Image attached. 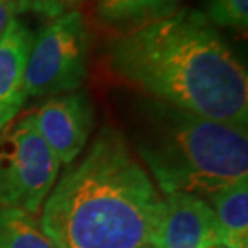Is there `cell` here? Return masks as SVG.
Returning <instances> with one entry per match:
<instances>
[{"label":"cell","mask_w":248,"mask_h":248,"mask_svg":"<svg viewBox=\"0 0 248 248\" xmlns=\"http://www.w3.org/2000/svg\"><path fill=\"white\" fill-rule=\"evenodd\" d=\"M31 120L60 163H73L93 127V108L84 93H69L46 102Z\"/></svg>","instance_id":"7"},{"label":"cell","mask_w":248,"mask_h":248,"mask_svg":"<svg viewBox=\"0 0 248 248\" xmlns=\"http://www.w3.org/2000/svg\"><path fill=\"white\" fill-rule=\"evenodd\" d=\"M160 206L126 139L105 127L48 193L39 226L55 248H139L152 242Z\"/></svg>","instance_id":"2"},{"label":"cell","mask_w":248,"mask_h":248,"mask_svg":"<svg viewBox=\"0 0 248 248\" xmlns=\"http://www.w3.org/2000/svg\"><path fill=\"white\" fill-rule=\"evenodd\" d=\"M15 12L18 13H36L41 16L55 19L66 12L64 0H12Z\"/></svg>","instance_id":"13"},{"label":"cell","mask_w":248,"mask_h":248,"mask_svg":"<svg viewBox=\"0 0 248 248\" xmlns=\"http://www.w3.org/2000/svg\"><path fill=\"white\" fill-rule=\"evenodd\" d=\"M81 2H84V0H64V5H66V8H69V7H74V5H78Z\"/></svg>","instance_id":"15"},{"label":"cell","mask_w":248,"mask_h":248,"mask_svg":"<svg viewBox=\"0 0 248 248\" xmlns=\"http://www.w3.org/2000/svg\"><path fill=\"white\" fill-rule=\"evenodd\" d=\"M153 248H217L221 229L206 202L188 193H170L161 200Z\"/></svg>","instance_id":"6"},{"label":"cell","mask_w":248,"mask_h":248,"mask_svg":"<svg viewBox=\"0 0 248 248\" xmlns=\"http://www.w3.org/2000/svg\"><path fill=\"white\" fill-rule=\"evenodd\" d=\"M179 2L181 0H100L98 15L110 24L142 26L174 13Z\"/></svg>","instance_id":"10"},{"label":"cell","mask_w":248,"mask_h":248,"mask_svg":"<svg viewBox=\"0 0 248 248\" xmlns=\"http://www.w3.org/2000/svg\"><path fill=\"white\" fill-rule=\"evenodd\" d=\"M111 69L161 103L247 126L248 74L203 12L190 8L113 37Z\"/></svg>","instance_id":"1"},{"label":"cell","mask_w":248,"mask_h":248,"mask_svg":"<svg viewBox=\"0 0 248 248\" xmlns=\"http://www.w3.org/2000/svg\"><path fill=\"white\" fill-rule=\"evenodd\" d=\"M60 161L31 116L0 131V205L37 215L57 181Z\"/></svg>","instance_id":"4"},{"label":"cell","mask_w":248,"mask_h":248,"mask_svg":"<svg viewBox=\"0 0 248 248\" xmlns=\"http://www.w3.org/2000/svg\"><path fill=\"white\" fill-rule=\"evenodd\" d=\"M221 229V247L248 248V177L211 193L210 203Z\"/></svg>","instance_id":"9"},{"label":"cell","mask_w":248,"mask_h":248,"mask_svg":"<svg viewBox=\"0 0 248 248\" xmlns=\"http://www.w3.org/2000/svg\"><path fill=\"white\" fill-rule=\"evenodd\" d=\"M139 248H152V247H148V245H145V247H139Z\"/></svg>","instance_id":"16"},{"label":"cell","mask_w":248,"mask_h":248,"mask_svg":"<svg viewBox=\"0 0 248 248\" xmlns=\"http://www.w3.org/2000/svg\"><path fill=\"white\" fill-rule=\"evenodd\" d=\"M34 36L13 18L0 36V131L21 110L24 93V69Z\"/></svg>","instance_id":"8"},{"label":"cell","mask_w":248,"mask_h":248,"mask_svg":"<svg viewBox=\"0 0 248 248\" xmlns=\"http://www.w3.org/2000/svg\"><path fill=\"white\" fill-rule=\"evenodd\" d=\"M15 5L12 0H0V36L3 34L5 28L8 26V23L15 18Z\"/></svg>","instance_id":"14"},{"label":"cell","mask_w":248,"mask_h":248,"mask_svg":"<svg viewBox=\"0 0 248 248\" xmlns=\"http://www.w3.org/2000/svg\"><path fill=\"white\" fill-rule=\"evenodd\" d=\"M205 16L213 26L222 28H248V0H211Z\"/></svg>","instance_id":"12"},{"label":"cell","mask_w":248,"mask_h":248,"mask_svg":"<svg viewBox=\"0 0 248 248\" xmlns=\"http://www.w3.org/2000/svg\"><path fill=\"white\" fill-rule=\"evenodd\" d=\"M137 152L161 190L211 195L248 177L247 126L202 118L161 103Z\"/></svg>","instance_id":"3"},{"label":"cell","mask_w":248,"mask_h":248,"mask_svg":"<svg viewBox=\"0 0 248 248\" xmlns=\"http://www.w3.org/2000/svg\"><path fill=\"white\" fill-rule=\"evenodd\" d=\"M0 248H55L26 211L0 210Z\"/></svg>","instance_id":"11"},{"label":"cell","mask_w":248,"mask_h":248,"mask_svg":"<svg viewBox=\"0 0 248 248\" xmlns=\"http://www.w3.org/2000/svg\"><path fill=\"white\" fill-rule=\"evenodd\" d=\"M89 29L76 10L64 12L34 39L24 69L26 97L63 93L87 76Z\"/></svg>","instance_id":"5"}]
</instances>
